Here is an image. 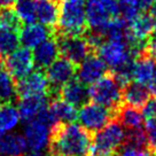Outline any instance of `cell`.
I'll list each match as a JSON object with an SVG mask.
<instances>
[{
	"label": "cell",
	"mask_w": 156,
	"mask_h": 156,
	"mask_svg": "<svg viewBox=\"0 0 156 156\" xmlns=\"http://www.w3.org/2000/svg\"><path fill=\"white\" fill-rule=\"evenodd\" d=\"M145 131L147 136V147L156 155V119H146Z\"/></svg>",
	"instance_id": "obj_31"
},
{
	"label": "cell",
	"mask_w": 156,
	"mask_h": 156,
	"mask_svg": "<svg viewBox=\"0 0 156 156\" xmlns=\"http://www.w3.org/2000/svg\"><path fill=\"white\" fill-rule=\"evenodd\" d=\"M17 95L19 99L30 95H48L49 97V83L44 70L37 69L34 71L16 82Z\"/></svg>",
	"instance_id": "obj_10"
},
{
	"label": "cell",
	"mask_w": 156,
	"mask_h": 156,
	"mask_svg": "<svg viewBox=\"0 0 156 156\" xmlns=\"http://www.w3.org/2000/svg\"><path fill=\"white\" fill-rule=\"evenodd\" d=\"M19 100L16 80L5 67L0 62V105L14 103Z\"/></svg>",
	"instance_id": "obj_21"
},
{
	"label": "cell",
	"mask_w": 156,
	"mask_h": 156,
	"mask_svg": "<svg viewBox=\"0 0 156 156\" xmlns=\"http://www.w3.org/2000/svg\"><path fill=\"white\" fill-rule=\"evenodd\" d=\"M141 112L145 119H156V97L148 99L142 107Z\"/></svg>",
	"instance_id": "obj_32"
},
{
	"label": "cell",
	"mask_w": 156,
	"mask_h": 156,
	"mask_svg": "<svg viewBox=\"0 0 156 156\" xmlns=\"http://www.w3.org/2000/svg\"><path fill=\"white\" fill-rule=\"evenodd\" d=\"M5 67L12 73L16 82L21 80L22 78L28 76L34 70V56L30 48L21 47L16 48L14 52L6 55Z\"/></svg>",
	"instance_id": "obj_9"
},
{
	"label": "cell",
	"mask_w": 156,
	"mask_h": 156,
	"mask_svg": "<svg viewBox=\"0 0 156 156\" xmlns=\"http://www.w3.org/2000/svg\"><path fill=\"white\" fill-rule=\"evenodd\" d=\"M94 53L99 55L112 70L118 68L119 66L126 63L130 60H134L136 55L131 46L124 41L105 40L97 48Z\"/></svg>",
	"instance_id": "obj_7"
},
{
	"label": "cell",
	"mask_w": 156,
	"mask_h": 156,
	"mask_svg": "<svg viewBox=\"0 0 156 156\" xmlns=\"http://www.w3.org/2000/svg\"><path fill=\"white\" fill-rule=\"evenodd\" d=\"M84 156H90V155H84Z\"/></svg>",
	"instance_id": "obj_41"
},
{
	"label": "cell",
	"mask_w": 156,
	"mask_h": 156,
	"mask_svg": "<svg viewBox=\"0 0 156 156\" xmlns=\"http://www.w3.org/2000/svg\"><path fill=\"white\" fill-rule=\"evenodd\" d=\"M77 68L78 79L86 85H91L108 71V66L95 53L90 54Z\"/></svg>",
	"instance_id": "obj_11"
},
{
	"label": "cell",
	"mask_w": 156,
	"mask_h": 156,
	"mask_svg": "<svg viewBox=\"0 0 156 156\" xmlns=\"http://www.w3.org/2000/svg\"><path fill=\"white\" fill-rule=\"evenodd\" d=\"M58 55L60 52L56 38L51 36L34 47V51L32 52L34 67L40 70H46L49 64L58 58Z\"/></svg>",
	"instance_id": "obj_15"
},
{
	"label": "cell",
	"mask_w": 156,
	"mask_h": 156,
	"mask_svg": "<svg viewBox=\"0 0 156 156\" xmlns=\"http://www.w3.org/2000/svg\"><path fill=\"white\" fill-rule=\"evenodd\" d=\"M90 100L116 112L123 105L122 85L118 83L112 71L108 70L101 78L88 86Z\"/></svg>",
	"instance_id": "obj_3"
},
{
	"label": "cell",
	"mask_w": 156,
	"mask_h": 156,
	"mask_svg": "<svg viewBox=\"0 0 156 156\" xmlns=\"http://www.w3.org/2000/svg\"><path fill=\"white\" fill-rule=\"evenodd\" d=\"M114 118H116V112L93 101H88L83 105L77 112L79 124L93 134Z\"/></svg>",
	"instance_id": "obj_5"
},
{
	"label": "cell",
	"mask_w": 156,
	"mask_h": 156,
	"mask_svg": "<svg viewBox=\"0 0 156 156\" xmlns=\"http://www.w3.org/2000/svg\"><path fill=\"white\" fill-rule=\"evenodd\" d=\"M93 133L80 124L56 122L49 131L48 156L90 155Z\"/></svg>",
	"instance_id": "obj_1"
},
{
	"label": "cell",
	"mask_w": 156,
	"mask_h": 156,
	"mask_svg": "<svg viewBox=\"0 0 156 156\" xmlns=\"http://www.w3.org/2000/svg\"><path fill=\"white\" fill-rule=\"evenodd\" d=\"M144 54L153 58H156V34L149 36L144 45Z\"/></svg>",
	"instance_id": "obj_33"
},
{
	"label": "cell",
	"mask_w": 156,
	"mask_h": 156,
	"mask_svg": "<svg viewBox=\"0 0 156 156\" xmlns=\"http://www.w3.org/2000/svg\"><path fill=\"white\" fill-rule=\"evenodd\" d=\"M0 62H1V54H0Z\"/></svg>",
	"instance_id": "obj_40"
},
{
	"label": "cell",
	"mask_w": 156,
	"mask_h": 156,
	"mask_svg": "<svg viewBox=\"0 0 156 156\" xmlns=\"http://www.w3.org/2000/svg\"><path fill=\"white\" fill-rule=\"evenodd\" d=\"M27 148L25 138L19 133L0 134V156H21Z\"/></svg>",
	"instance_id": "obj_20"
},
{
	"label": "cell",
	"mask_w": 156,
	"mask_h": 156,
	"mask_svg": "<svg viewBox=\"0 0 156 156\" xmlns=\"http://www.w3.org/2000/svg\"><path fill=\"white\" fill-rule=\"evenodd\" d=\"M20 30L0 27V54L6 56L20 46Z\"/></svg>",
	"instance_id": "obj_26"
},
{
	"label": "cell",
	"mask_w": 156,
	"mask_h": 156,
	"mask_svg": "<svg viewBox=\"0 0 156 156\" xmlns=\"http://www.w3.org/2000/svg\"><path fill=\"white\" fill-rule=\"evenodd\" d=\"M16 0H0V9L5 8H12L14 6Z\"/></svg>",
	"instance_id": "obj_35"
},
{
	"label": "cell",
	"mask_w": 156,
	"mask_h": 156,
	"mask_svg": "<svg viewBox=\"0 0 156 156\" xmlns=\"http://www.w3.org/2000/svg\"><path fill=\"white\" fill-rule=\"evenodd\" d=\"M147 88H148V91L151 93V95L153 97H156V70L154 75H153V77L151 78V80L147 83Z\"/></svg>",
	"instance_id": "obj_34"
},
{
	"label": "cell",
	"mask_w": 156,
	"mask_h": 156,
	"mask_svg": "<svg viewBox=\"0 0 156 156\" xmlns=\"http://www.w3.org/2000/svg\"><path fill=\"white\" fill-rule=\"evenodd\" d=\"M136 1L142 9H148V8H151V6L153 5V2L155 0H136Z\"/></svg>",
	"instance_id": "obj_36"
},
{
	"label": "cell",
	"mask_w": 156,
	"mask_h": 156,
	"mask_svg": "<svg viewBox=\"0 0 156 156\" xmlns=\"http://www.w3.org/2000/svg\"><path fill=\"white\" fill-rule=\"evenodd\" d=\"M77 64L66 58H58L46 68V77L49 83V98H56L60 87L69 82L77 73Z\"/></svg>",
	"instance_id": "obj_8"
},
{
	"label": "cell",
	"mask_w": 156,
	"mask_h": 156,
	"mask_svg": "<svg viewBox=\"0 0 156 156\" xmlns=\"http://www.w3.org/2000/svg\"><path fill=\"white\" fill-rule=\"evenodd\" d=\"M14 12L21 23H32L36 21L34 0H16L14 4Z\"/></svg>",
	"instance_id": "obj_28"
},
{
	"label": "cell",
	"mask_w": 156,
	"mask_h": 156,
	"mask_svg": "<svg viewBox=\"0 0 156 156\" xmlns=\"http://www.w3.org/2000/svg\"><path fill=\"white\" fill-rule=\"evenodd\" d=\"M151 93L146 85L138 82H129L122 87L123 105L132 106L136 108H142L148 101Z\"/></svg>",
	"instance_id": "obj_18"
},
{
	"label": "cell",
	"mask_w": 156,
	"mask_h": 156,
	"mask_svg": "<svg viewBox=\"0 0 156 156\" xmlns=\"http://www.w3.org/2000/svg\"><path fill=\"white\" fill-rule=\"evenodd\" d=\"M21 156H45L43 153H40V151H31L29 153H27V154H23V155Z\"/></svg>",
	"instance_id": "obj_37"
},
{
	"label": "cell",
	"mask_w": 156,
	"mask_h": 156,
	"mask_svg": "<svg viewBox=\"0 0 156 156\" xmlns=\"http://www.w3.org/2000/svg\"><path fill=\"white\" fill-rule=\"evenodd\" d=\"M53 28L41 23H27L20 30V43L27 48H34L41 41L46 40L51 36H54Z\"/></svg>",
	"instance_id": "obj_14"
},
{
	"label": "cell",
	"mask_w": 156,
	"mask_h": 156,
	"mask_svg": "<svg viewBox=\"0 0 156 156\" xmlns=\"http://www.w3.org/2000/svg\"><path fill=\"white\" fill-rule=\"evenodd\" d=\"M156 70V63L154 58L146 54H140L134 58L133 63V80L147 85Z\"/></svg>",
	"instance_id": "obj_22"
},
{
	"label": "cell",
	"mask_w": 156,
	"mask_h": 156,
	"mask_svg": "<svg viewBox=\"0 0 156 156\" xmlns=\"http://www.w3.org/2000/svg\"><path fill=\"white\" fill-rule=\"evenodd\" d=\"M119 16L130 23L132 20L136 19L141 13L142 8L136 0H118Z\"/></svg>",
	"instance_id": "obj_29"
},
{
	"label": "cell",
	"mask_w": 156,
	"mask_h": 156,
	"mask_svg": "<svg viewBox=\"0 0 156 156\" xmlns=\"http://www.w3.org/2000/svg\"><path fill=\"white\" fill-rule=\"evenodd\" d=\"M125 142V129L116 118L93 134L90 156H114Z\"/></svg>",
	"instance_id": "obj_4"
},
{
	"label": "cell",
	"mask_w": 156,
	"mask_h": 156,
	"mask_svg": "<svg viewBox=\"0 0 156 156\" xmlns=\"http://www.w3.org/2000/svg\"><path fill=\"white\" fill-rule=\"evenodd\" d=\"M154 31H155V34H156V21H155V27H154Z\"/></svg>",
	"instance_id": "obj_39"
},
{
	"label": "cell",
	"mask_w": 156,
	"mask_h": 156,
	"mask_svg": "<svg viewBox=\"0 0 156 156\" xmlns=\"http://www.w3.org/2000/svg\"><path fill=\"white\" fill-rule=\"evenodd\" d=\"M151 15L156 19V0L153 2V5L151 6Z\"/></svg>",
	"instance_id": "obj_38"
},
{
	"label": "cell",
	"mask_w": 156,
	"mask_h": 156,
	"mask_svg": "<svg viewBox=\"0 0 156 156\" xmlns=\"http://www.w3.org/2000/svg\"><path fill=\"white\" fill-rule=\"evenodd\" d=\"M103 34L108 40L115 41H124L130 45V31H129V23L121 16L112 19L105 28ZM131 46V45H130Z\"/></svg>",
	"instance_id": "obj_23"
},
{
	"label": "cell",
	"mask_w": 156,
	"mask_h": 156,
	"mask_svg": "<svg viewBox=\"0 0 156 156\" xmlns=\"http://www.w3.org/2000/svg\"><path fill=\"white\" fill-rule=\"evenodd\" d=\"M49 131L51 127L37 118L28 122L24 129V138L28 147L31 151H43L48 145Z\"/></svg>",
	"instance_id": "obj_13"
},
{
	"label": "cell",
	"mask_w": 156,
	"mask_h": 156,
	"mask_svg": "<svg viewBox=\"0 0 156 156\" xmlns=\"http://www.w3.org/2000/svg\"><path fill=\"white\" fill-rule=\"evenodd\" d=\"M56 98L62 99L73 107L80 108L90 100L88 85L82 83L79 79L71 78L69 82L60 87Z\"/></svg>",
	"instance_id": "obj_12"
},
{
	"label": "cell",
	"mask_w": 156,
	"mask_h": 156,
	"mask_svg": "<svg viewBox=\"0 0 156 156\" xmlns=\"http://www.w3.org/2000/svg\"><path fill=\"white\" fill-rule=\"evenodd\" d=\"M55 38L58 41L60 55L77 66L82 63L90 54L94 53L84 34H58Z\"/></svg>",
	"instance_id": "obj_6"
},
{
	"label": "cell",
	"mask_w": 156,
	"mask_h": 156,
	"mask_svg": "<svg viewBox=\"0 0 156 156\" xmlns=\"http://www.w3.org/2000/svg\"><path fill=\"white\" fill-rule=\"evenodd\" d=\"M116 119L122 124L125 130L141 127L144 125V115L139 108L122 105L117 110Z\"/></svg>",
	"instance_id": "obj_25"
},
{
	"label": "cell",
	"mask_w": 156,
	"mask_h": 156,
	"mask_svg": "<svg viewBox=\"0 0 156 156\" xmlns=\"http://www.w3.org/2000/svg\"><path fill=\"white\" fill-rule=\"evenodd\" d=\"M34 9L39 23L53 29L58 25V0H34Z\"/></svg>",
	"instance_id": "obj_19"
},
{
	"label": "cell",
	"mask_w": 156,
	"mask_h": 156,
	"mask_svg": "<svg viewBox=\"0 0 156 156\" xmlns=\"http://www.w3.org/2000/svg\"><path fill=\"white\" fill-rule=\"evenodd\" d=\"M85 14H86V22L88 28L93 31L103 34L105 28L108 24V22L112 20V17L103 7L101 0H86Z\"/></svg>",
	"instance_id": "obj_16"
},
{
	"label": "cell",
	"mask_w": 156,
	"mask_h": 156,
	"mask_svg": "<svg viewBox=\"0 0 156 156\" xmlns=\"http://www.w3.org/2000/svg\"><path fill=\"white\" fill-rule=\"evenodd\" d=\"M0 27L20 30L21 29V21L16 16L13 9H10V8L0 9Z\"/></svg>",
	"instance_id": "obj_30"
},
{
	"label": "cell",
	"mask_w": 156,
	"mask_h": 156,
	"mask_svg": "<svg viewBox=\"0 0 156 156\" xmlns=\"http://www.w3.org/2000/svg\"><path fill=\"white\" fill-rule=\"evenodd\" d=\"M48 95H30L21 98L17 106L20 118L25 123L32 121L48 105Z\"/></svg>",
	"instance_id": "obj_17"
},
{
	"label": "cell",
	"mask_w": 156,
	"mask_h": 156,
	"mask_svg": "<svg viewBox=\"0 0 156 156\" xmlns=\"http://www.w3.org/2000/svg\"><path fill=\"white\" fill-rule=\"evenodd\" d=\"M19 121V110L13 103L0 105V134L14 129Z\"/></svg>",
	"instance_id": "obj_27"
},
{
	"label": "cell",
	"mask_w": 156,
	"mask_h": 156,
	"mask_svg": "<svg viewBox=\"0 0 156 156\" xmlns=\"http://www.w3.org/2000/svg\"><path fill=\"white\" fill-rule=\"evenodd\" d=\"M86 0H58V34H84L87 31Z\"/></svg>",
	"instance_id": "obj_2"
},
{
	"label": "cell",
	"mask_w": 156,
	"mask_h": 156,
	"mask_svg": "<svg viewBox=\"0 0 156 156\" xmlns=\"http://www.w3.org/2000/svg\"><path fill=\"white\" fill-rule=\"evenodd\" d=\"M48 108L58 122L69 123L77 119V108L60 98H52L48 102Z\"/></svg>",
	"instance_id": "obj_24"
}]
</instances>
